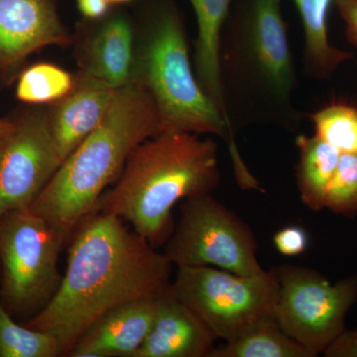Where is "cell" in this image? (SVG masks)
<instances>
[{
  "label": "cell",
  "instance_id": "4fadbf2b",
  "mask_svg": "<svg viewBox=\"0 0 357 357\" xmlns=\"http://www.w3.org/2000/svg\"><path fill=\"white\" fill-rule=\"evenodd\" d=\"M116 89L79 70L70 93L47 109L52 135L62 162L100 126Z\"/></svg>",
  "mask_w": 357,
  "mask_h": 357
},
{
  "label": "cell",
  "instance_id": "8992f818",
  "mask_svg": "<svg viewBox=\"0 0 357 357\" xmlns=\"http://www.w3.org/2000/svg\"><path fill=\"white\" fill-rule=\"evenodd\" d=\"M174 293L218 340H238L274 318L279 283L274 270L243 276L220 268L177 267ZM275 319V318H274Z\"/></svg>",
  "mask_w": 357,
  "mask_h": 357
},
{
  "label": "cell",
  "instance_id": "cb8c5ba5",
  "mask_svg": "<svg viewBox=\"0 0 357 357\" xmlns=\"http://www.w3.org/2000/svg\"><path fill=\"white\" fill-rule=\"evenodd\" d=\"M273 243L279 253L285 256L302 255L309 246V236L306 230L298 225H290L276 232Z\"/></svg>",
  "mask_w": 357,
  "mask_h": 357
},
{
  "label": "cell",
  "instance_id": "9c48e42d",
  "mask_svg": "<svg viewBox=\"0 0 357 357\" xmlns=\"http://www.w3.org/2000/svg\"><path fill=\"white\" fill-rule=\"evenodd\" d=\"M279 283L274 318L289 337L312 357L324 354L345 328V319L357 301V275L333 284L311 268H274Z\"/></svg>",
  "mask_w": 357,
  "mask_h": 357
},
{
  "label": "cell",
  "instance_id": "83f0119b",
  "mask_svg": "<svg viewBox=\"0 0 357 357\" xmlns=\"http://www.w3.org/2000/svg\"><path fill=\"white\" fill-rule=\"evenodd\" d=\"M13 121H8V119H0V137L4 135V134L8 132L13 128Z\"/></svg>",
  "mask_w": 357,
  "mask_h": 357
},
{
  "label": "cell",
  "instance_id": "7c38bea8",
  "mask_svg": "<svg viewBox=\"0 0 357 357\" xmlns=\"http://www.w3.org/2000/svg\"><path fill=\"white\" fill-rule=\"evenodd\" d=\"M168 290L107 312L89 326L68 356L134 357L149 335Z\"/></svg>",
  "mask_w": 357,
  "mask_h": 357
},
{
  "label": "cell",
  "instance_id": "ffe728a7",
  "mask_svg": "<svg viewBox=\"0 0 357 357\" xmlns=\"http://www.w3.org/2000/svg\"><path fill=\"white\" fill-rule=\"evenodd\" d=\"M75 76L50 63H38L21 70L16 84V98L28 105H52L70 93Z\"/></svg>",
  "mask_w": 357,
  "mask_h": 357
},
{
  "label": "cell",
  "instance_id": "52a82bcc",
  "mask_svg": "<svg viewBox=\"0 0 357 357\" xmlns=\"http://www.w3.org/2000/svg\"><path fill=\"white\" fill-rule=\"evenodd\" d=\"M65 239L30 208L0 218L2 303L8 312L38 314L57 293Z\"/></svg>",
  "mask_w": 357,
  "mask_h": 357
},
{
  "label": "cell",
  "instance_id": "3957f363",
  "mask_svg": "<svg viewBox=\"0 0 357 357\" xmlns=\"http://www.w3.org/2000/svg\"><path fill=\"white\" fill-rule=\"evenodd\" d=\"M220 183L215 141L199 134L162 131L131 152L96 211L121 218L159 248L175 229V204L211 194Z\"/></svg>",
  "mask_w": 357,
  "mask_h": 357
},
{
  "label": "cell",
  "instance_id": "7402d4cb",
  "mask_svg": "<svg viewBox=\"0 0 357 357\" xmlns=\"http://www.w3.org/2000/svg\"><path fill=\"white\" fill-rule=\"evenodd\" d=\"M314 135L342 153H357V107L335 102L309 115Z\"/></svg>",
  "mask_w": 357,
  "mask_h": 357
},
{
  "label": "cell",
  "instance_id": "2e32d148",
  "mask_svg": "<svg viewBox=\"0 0 357 357\" xmlns=\"http://www.w3.org/2000/svg\"><path fill=\"white\" fill-rule=\"evenodd\" d=\"M196 15L194 72L199 86L230 126L225 112L220 75V45L232 0H190Z\"/></svg>",
  "mask_w": 357,
  "mask_h": 357
},
{
  "label": "cell",
  "instance_id": "8fae6325",
  "mask_svg": "<svg viewBox=\"0 0 357 357\" xmlns=\"http://www.w3.org/2000/svg\"><path fill=\"white\" fill-rule=\"evenodd\" d=\"M75 40L61 20L57 0H0V82L20 76L32 54Z\"/></svg>",
  "mask_w": 357,
  "mask_h": 357
},
{
  "label": "cell",
  "instance_id": "44dd1931",
  "mask_svg": "<svg viewBox=\"0 0 357 357\" xmlns=\"http://www.w3.org/2000/svg\"><path fill=\"white\" fill-rule=\"evenodd\" d=\"M63 356L50 333L18 325L0 299V357Z\"/></svg>",
  "mask_w": 357,
  "mask_h": 357
},
{
  "label": "cell",
  "instance_id": "6da1fadb",
  "mask_svg": "<svg viewBox=\"0 0 357 357\" xmlns=\"http://www.w3.org/2000/svg\"><path fill=\"white\" fill-rule=\"evenodd\" d=\"M57 293L26 326L57 338L68 356L84 332L107 312L170 287L173 264L119 218L95 211L70 236Z\"/></svg>",
  "mask_w": 357,
  "mask_h": 357
},
{
  "label": "cell",
  "instance_id": "ba28073f",
  "mask_svg": "<svg viewBox=\"0 0 357 357\" xmlns=\"http://www.w3.org/2000/svg\"><path fill=\"white\" fill-rule=\"evenodd\" d=\"M163 253L176 267L220 268L243 276L264 273L255 234L211 194L185 199Z\"/></svg>",
  "mask_w": 357,
  "mask_h": 357
},
{
  "label": "cell",
  "instance_id": "30bf717a",
  "mask_svg": "<svg viewBox=\"0 0 357 357\" xmlns=\"http://www.w3.org/2000/svg\"><path fill=\"white\" fill-rule=\"evenodd\" d=\"M0 137V218L29 208L62 165L48 110L29 109Z\"/></svg>",
  "mask_w": 357,
  "mask_h": 357
},
{
  "label": "cell",
  "instance_id": "7a4b0ae2",
  "mask_svg": "<svg viewBox=\"0 0 357 357\" xmlns=\"http://www.w3.org/2000/svg\"><path fill=\"white\" fill-rule=\"evenodd\" d=\"M220 75L232 129L299 128L303 115L293 98L297 70L281 0H243L223 26Z\"/></svg>",
  "mask_w": 357,
  "mask_h": 357
},
{
  "label": "cell",
  "instance_id": "4316f807",
  "mask_svg": "<svg viewBox=\"0 0 357 357\" xmlns=\"http://www.w3.org/2000/svg\"><path fill=\"white\" fill-rule=\"evenodd\" d=\"M79 13L88 20H100L107 16L112 4L109 0H77Z\"/></svg>",
  "mask_w": 357,
  "mask_h": 357
},
{
  "label": "cell",
  "instance_id": "ac0fdd59",
  "mask_svg": "<svg viewBox=\"0 0 357 357\" xmlns=\"http://www.w3.org/2000/svg\"><path fill=\"white\" fill-rule=\"evenodd\" d=\"M296 145L299 151L296 176L300 198L312 211L325 210L326 191L342 152L316 135L300 134Z\"/></svg>",
  "mask_w": 357,
  "mask_h": 357
},
{
  "label": "cell",
  "instance_id": "f1b7e54d",
  "mask_svg": "<svg viewBox=\"0 0 357 357\" xmlns=\"http://www.w3.org/2000/svg\"><path fill=\"white\" fill-rule=\"evenodd\" d=\"M109 1L112 6H119V4L128 3V2L133 1V0H109Z\"/></svg>",
  "mask_w": 357,
  "mask_h": 357
},
{
  "label": "cell",
  "instance_id": "484cf974",
  "mask_svg": "<svg viewBox=\"0 0 357 357\" xmlns=\"http://www.w3.org/2000/svg\"><path fill=\"white\" fill-rule=\"evenodd\" d=\"M335 4L344 23L345 36L357 48V0H337Z\"/></svg>",
  "mask_w": 357,
  "mask_h": 357
},
{
  "label": "cell",
  "instance_id": "d4e9b609",
  "mask_svg": "<svg viewBox=\"0 0 357 357\" xmlns=\"http://www.w3.org/2000/svg\"><path fill=\"white\" fill-rule=\"evenodd\" d=\"M326 357H357V330H345L324 352Z\"/></svg>",
  "mask_w": 357,
  "mask_h": 357
},
{
  "label": "cell",
  "instance_id": "d6986e66",
  "mask_svg": "<svg viewBox=\"0 0 357 357\" xmlns=\"http://www.w3.org/2000/svg\"><path fill=\"white\" fill-rule=\"evenodd\" d=\"M211 357H312L284 332L274 318L262 321L245 335L215 347Z\"/></svg>",
  "mask_w": 357,
  "mask_h": 357
},
{
  "label": "cell",
  "instance_id": "5b68a950",
  "mask_svg": "<svg viewBox=\"0 0 357 357\" xmlns=\"http://www.w3.org/2000/svg\"><path fill=\"white\" fill-rule=\"evenodd\" d=\"M132 82L149 91L158 109L162 131L220 136L229 145L237 181L260 189L239 153L234 131L199 86L177 9L160 8L142 35L135 53Z\"/></svg>",
  "mask_w": 357,
  "mask_h": 357
},
{
  "label": "cell",
  "instance_id": "5bb4252c",
  "mask_svg": "<svg viewBox=\"0 0 357 357\" xmlns=\"http://www.w3.org/2000/svg\"><path fill=\"white\" fill-rule=\"evenodd\" d=\"M217 340L198 314L178 299L171 284L149 335L134 357H211Z\"/></svg>",
  "mask_w": 357,
  "mask_h": 357
},
{
  "label": "cell",
  "instance_id": "603a6c76",
  "mask_svg": "<svg viewBox=\"0 0 357 357\" xmlns=\"http://www.w3.org/2000/svg\"><path fill=\"white\" fill-rule=\"evenodd\" d=\"M325 208L342 217H357V153H342L328 187Z\"/></svg>",
  "mask_w": 357,
  "mask_h": 357
},
{
  "label": "cell",
  "instance_id": "277c9868",
  "mask_svg": "<svg viewBox=\"0 0 357 357\" xmlns=\"http://www.w3.org/2000/svg\"><path fill=\"white\" fill-rule=\"evenodd\" d=\"M160 130L156 102L144 86L131 82L117 89L102 123L66 158L30 210L69 243L77 225L119 178L131 152Z\"/></svg>",
  "mask_w": 357,
  "mask_h": 357
},
{
  "label": "cell",
  "instance_id": "e0dca14e",
  "mask_svg": "<svg viewBox=\"0 0 357 357\" xmlns=\"http://www.w3.org/2000/svg\"><path fill=\"white\" fill-rule=\"evenodd\" d=\"M304 30L303 69L306 76L328 81L338 68L354 58L351 52L332 43L328 32V14L337 0H293Z\"/></svg>",
  "mask_w": 357,
  "mask_h": 357
},
{
  "label": "cell",
  "instance_id": "9a60e30c",
  "mask_svg": "<svg viewBox=\"0 0 357 357\" xmlns=\"http://www.w3.org/2000/svg\"><path fill=\"white\" fill-rule=\"evenodd\" d=\"M135 53L132 26L117 15L77 41L76 59L81 72L119 89L132 82Z\"/></svg>",
  "mask_w": 357,
  "mask_h": 357
}]
</instances>
